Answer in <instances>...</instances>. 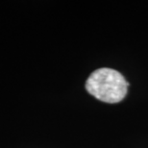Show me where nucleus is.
I'll return each mask as SVG.
<instances>
[{
	"label": "nucleus",
	"instance_id": "f257e3e1",
	"mask_svg": "<svg viewBox=\"0 0 148 148\" xmlns=\"http://www.w3.org/2000/svg\"><path fill=\"white\" fill-rule=\"evenodd\" d=\"M128 86L121 73L103 67L90 74L86 82V90L100 101L118 103L126 96Z\"/></svg>",
	"mask_w": 148,
	"mask_h": 148
}]
</instances>
